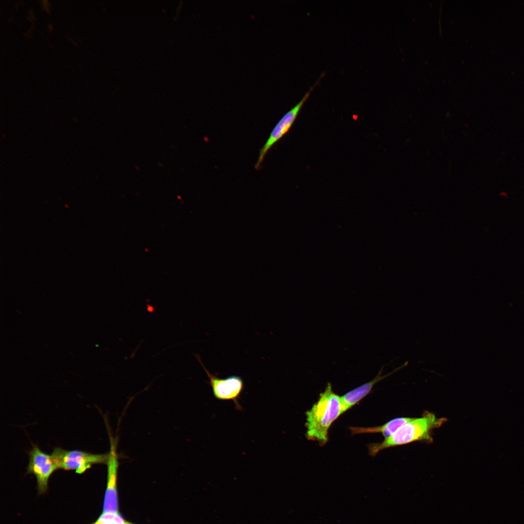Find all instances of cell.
Wrapping results in <instances>:
<instances>
[{"label": "cell", "instance_id": "cell-2", "mask_svg": "<svg viewBox=\"0 0 524 524\" xmlns=\"http://www.w3.org/2000/svg\"><path fill=\"white\" fill-rule=\"evenodd\" d=\"M447 421L445 417L438 418L434 413L425 411L421 417L413 418L381 442L369 444V453L375 456L384 449L415 442L431 443L433 431Z\"/></svg>", "mask_w": 524, "mask_h": 524}, {"label": "cell", "instance_id": "cell-10", "mask_svg": "<svg viewBox=\"0 0 524 524\" xmlns=\"http://www.w3.org/2000/svg\"><path fill=\"white\" fill-rule=\"evenodd\" d=\"M127 523L121 514L116 512L102 513L93 524H127Z\"/></svg>", "mask_w": 524, "mask_h": 524}, {"label": "cell", "instance_id": "cell-6", "mask_svg": "<svg viewBox=\"0 0 524 524\" xmlns=\"http://www.w3.org/2000/svg\"><path fill=\"white\" fill-rule=\"evenodd\" d=\"M28 455L27 472L35 475L39 491L44 492L47 489L49 477L59 469L58 466L51 455L43 452L36 445H33Z\"/></svg>", "mask_w": 524, "mask_h": 524}, {"label": "cell", "instance_id": "cell-12", "mask_svg": "<svg viewBox=\"0 0 524 524\" xmlns=\"http://www.w3.org/2000/svg\"><path fill=\"white\" fill-rule=\"evenodd\" d=\"M127 524H131V523H129V522H128V523H127Z\"/></svg>", "mask_w": 524, "mask_h": 524}, {"label": "cell", "instance_id": "cell-5", "mask_svg": "<svg viewBox=\"0 0 524 524\" xmlns=\"http://www.w3.org/2000/svg\"><path fill=\"white\" fill-rule=\"evenodd\" d=\"M206 373L209 378V384L212 388L214 397L220 400L232 401L237 409L241 410L242 407L238 402L244 388V381L240 376H231L227 378H219L210 373L202 362L201 358L198 354H194Z\"/></svg>", "mask_w": 524, "mask_h": 524}, {"label": "cell", "instance_id": "cell-11", "mask_svg": "<svg viewBox=\"0 0 524 524\" xmlns=\"http://www.w3.org/2000/svg\"><path fill=\"white\" fill-rule=\"evenodd\" d=\"M147 310L150 312H153L154 310V308L153 306L148 305L147 306Z\"/></svg>", "mask_w": 524, "mask_h": 524}, {"label": "cell", "instance_id": "cell-8", "mask_svg": "<svg viewBox=\"0 0 524 524\" xmlns=\"http://www.w3.org/2000/svg\"><path fill=\"white\" fill-rule=\"evenodd\" d=\"M408 361H406L403 365L394 368L390 373L382 376V373L383 367H384V365H383L381 367L377 375L374 379L352 389L341 396V401L342 406V413L343 414L347 410L352 408L367 396L371 392L376 384L393 375L394 373H396L401 369L406 367L408 365Z\"/></svg>", "mask_w": 524, "mask_h": 524}, {"label": "cell", "instance_id": "cell-1", "mask_svg": "<svg viewBox=\"0 0 524 524\" xmlns=\"http://www.w3.org/2000/svg\"><path fill=\"white\" fill-rule=\"evenodd\" d=\"M342 414L341 396L333 391L331 384L328 382L317 401L306 412L307 438L321 445L325 444L330 427Z\"/></svg>", "mask_w": 524, "mask_h": 524}, {"label": "cell", "instance_id": "cell-3", "mask_svg": "<svg viewBox=\"0 0 524 524\" xmlns=\"http://www.w3.org/2000/svg\"><path fill=\"white\" fill-rule=\"evenodd\" d=\"M59 469L75 470L81 474L91 468L93 464L106 463L108 454H95L80 450H66L60 447L55 448L51 454Z\"/></svg>", "mask_w": 524, "mask_h": 524}, {"label": "cell", "instance_id": "cell-9", "mask_svg": "<svg viewBox=\"0 0 524 524\" xmlns=\"http://www.w3.org/2000/svg\"><path fill=\"white\" fill-rule=\"evenodd\" d=\"M412 417H398L393 419L379 426L370 427H350L352 434L380 433L385 439L394 433L401 426L411 420Z\"/></svg>", "mask_w": 524, "mask_h": 524}, {"label": "cell", "instance_id": "cell-4", "mask_svg": "<svg viewBox=\"0 0 524 524\" xmlns=\"http://www.w3.org/2000/svg\"><path fill=\"white\" fill-rule=\"evenodd\" d=\"M324 73L321 75L318 80L306 93L301 100L287 112L275 125L267 141L260 149L259 156L255 165L256 169H258L261 167L265 156L270 148L289 131L304 104L308 99L312 91L318 85L321 80L324 77Z\"/></svg>", "mask_w": 524, "mask_h": 524}, {"label": "cell", "instance_id": "cell-7", "mask_svg": "<svg viewBox=\"0 0 524 524\" xmlns=\"http://www.w3.org/2000/svg\"><path fill=\"white\" fill-rule=\"evenodd\" d=\"M110 451L107 465V482L104 496L103 512H116L118 503L117 490V472L119 466L117 453V438L110 436Z\"/></svg>", "mask_w": 524, "mask_h": 524}]
</instances>
